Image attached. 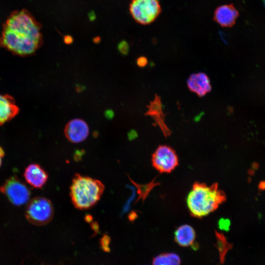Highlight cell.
I'll return each instance as SVG.
<instances>
[{
    "label": "cell",
    "instance_id": "obj_1",
    "mask_svg": "<svg viewBox=\"0 0 265 265\" xmlns=\"http://www.w3.org/2000/svg\"><path fill=\"white\" fill-rule=\"evenodd\" d=\"M41 26L26 9L12 12L3 24L0 46L21 56L33 54L43 44Z\"/></svg>",
    "mask_w": 265,
    "mask_h": 265
},
{
    "label": "cell",
    "instance_id": "obj_2",
    "mask_svg": "<svg viewBox=\"0 0 265 265\" xmlns=\"http://www.w3.org/2000/svg\"><path fill=\"white\" fill-rule=\"evenodd\" d=\"M226 199L217 183L208 186L196 182L186 197V205L192 217L201 218L214 212Z\"/></svg>",
    "mask_w": 265,
    "mask_h": 265
},
{
    "label": "cell",
    "instance_id": "obj_3",
    "mask_svg": "<svg viewBox=\"0 0 265 265\" xmlns=\"http://www.w3.org/2000/svg\"><path fill=\"white\" fill-rule=\"evenodd\" d=\"M105 188L103 183L98 180L76 174L70 188L71 202L76 209H89L100 200Z\"/></svg>",
    "mask_w": 265,
    "mask_h": 265
},
{
    "label": "cell",
    "instance_id": "obj_4",
    "mask_svg": "<svg viewBox=\"0 0 265 265\" xmlns=\"http://www.w3.org/2000/svg\"><path fill=\"white\" fill-rule=\"evenodd\" d=\"M25 214L27 220L31 224L37 226L45 225L53 217V207L48 199L36 197L28 202Z\"/></svg>",
    "mask_w": 265,
    "mask_h": 265
},
{
    "label": "cell",
    "instance_id": "obj_5",
    "mask_svg": "<svg viewBox=\"0 0 265 265\" xmlns=\"http://www.w3.org/2000/svg\"><path fill=\"white\" fill-rule=\"evenodd\" d=\"M129 11L138 24L148 25L153 23L161 12L159 0H132Z\"/></svg>",
    "mask_w": 265,
    "mask_h": 265
},
{
    "label": "cell",
    "instance_id": "obj_6",
    "mask_svg": "<svg viewBox=\"0 0 265 265\" xmlns=\"http://www.w3.org/2000/svg\"><path fill=\"white\" fill-rule=\"evenodd\" d=\"M0 191L15 206H21L28 202L30 193L27 186L16 176L6 180L0 187Z\"/></svg>",
    "mask_w": 265,
    "mask_h": 265
},
{
    "label": "cell",
    "instance_id": "obj_7",
    "mask_svg": "<svg viewBox=\"0 0 265 265\" xmlns=\"http://www.w3.org/2000/svg\"><path fill=\"white\" fill-rule=\"evenodd\" d=\"M153 166L159 173H168L174 170L179 164V159L175 151L171 147L159 146L152 156Z\"/></svg>",
    "mask_w": 265,
    "mask_h": 265
},
{
    "label": "cell",
    "instance_id": "obj_8",
    "mask_svg": "<svg viewBox=\"0 0 265 265\" xmlns=\"http://www.w3.org/2000/svg\"><path fill=\"white\" fill-rule=\"evenodd\" d=\"M89 129L85 121L81 119H74L70 121L64 129L67 139L73 143H78L85 140L88 136Z\"/></svg>",
    "mask_w": 265,
    "mask_h": 265
},
{
    "label": "cell",
    "instance_id": "obj_9",
    "mask_svg": "<svg viewBox=\"0 0 265 265\" xmlns=\"http://www.w3.org/2000/svg\"><path fill=\"white\" fill-rule=\"evenodd\" d=\"M238 11L232 4L217 7L213 14V20L222 27L234 26L238 16Z\"/></svg>",
    "mask_w": 265,
    "mask_h": 265
},
{
    "label": "cell",
    "instance_id": "obj_10",
    "mask_svg": "<svg viewBox=\"0 0 265 265\" xmlns=\"http://www.w3.org/2000/svg\"><path fill=\"white\" fill-rule=\"evenodd\" d=\"M24 177L29 185L36 188H42L48 179V173L37 163L27 166L25 170Z\"/></svg>",
    "mask_w": 265,
    "mask_h": 265
},
{
    "label": "cell",
    "instance_id": "obj_11",
    "mask_svg": "<svg viewBox=\"0 0 265 265\" xmlns=\"http://www.w3.org/2000/svg\"><path fill=\"white\" fill-rule=\"evenodd\" d=\"M188 89L199 97H203L212 90L209 77L204 73L199 72L191 75L187 80Z\"/></svg>",
    "mask_w": 265,
    "mask_h": 265
},
{
    "label": "cell",
    "instance_id": "obj_12",
    "mask_svg": "<svg viewBox=\"0 0 265 265\" xmlns=\"http://www.w3.org/2000/svg\"><path fill=\"white\" fill-rule=\"evenodd\" d=\"M19 112V108L13 97L0 93V125L11 120Z\"/></svg>",
    "mask_w": 265,
    "mask_h": 265
},
{
    "label": "cell",
    "instance_id": "obj_13",
    "mask_svg": "<svg viewBox=\"0 0 265 265\" xmlns=\"http://www.w3.org/2000/svg\"><path fill=\"white\" fill-rule=\"evenodd\" d=\"M148 109L145 115L151 116L156 124L160 127L165 136H169L171 132L164 122L163 113L160 98L156 96L154 100L148 106Z\"/></svg>",
    "mask_w": 265,
    "mask_h": 265
},
{
    "label": "cell",
    "instance_id": "obj_14",
    "mask_svg": "<svg viewBox=\"0 0 265 265\" xmlns=\"http://www.w3.org/2000/svg\"><path fill=\"white\" fill-rule=\"evenodd\" d=\"M196 233L193 228L189 225L180 226L174 232L176 242L182 247H187L194 244Z\"/></svg>",
    "mask_w": 265,
    "mask_h": 265
},
{
    "label": "cell",
    "instance_id": "obj_15",
    "mask_svg": "<svg viewBox=\"0 0 265 265\" xmlns=\"http://www.w3.org/2000/svg\"><path fill=\"white\" fill-rule=\"evenodd\" d=\"M216 238L215 247L218 250L219 256L220 264L223 265L228 251L233 248V244L229 243L221 233L215 231Z\"/></svg>",
    "mask_w": 265,
    "mask_h": 265
},
{
    "label": "cell",
    "instance_id": "obj_16",
    "mask_svg": "<svg viewBox=\"0 0 265 265\" xmlns=\"http://www.w3.org/2000/svg\"><path fill=\"white\" fill-rule=\"evenodd\" d=\"M153 265H180L181 259L174 253H164L156 256Z\"/></svg>",
    "mask_w": 265,
    "mask_h": 265
},
{
    "label": "cell",
    "instance_id": "obj_17",
    "mask_svg": "<svg viewBox=\"0 0 265 265\" xmlns=\"http://www.w3.org/2000/svg\"><path fill=\"white\" fill-rule=\"evenodd\" d=\"M130 49L128 43L125 40L121 41L118 45V50L123 55H127Z\"/></svg>",
    "mask_w": 265,
    "mask_h": 265
},
{
    "label": "cell",
    "instance_id": "obj_18",
    "mask_svg": "<svg viewBox=\"0 0 265 265\" xmlns=\"http://www.w3.org/2000/svg\"><path fill=\"white\" fill-rule=\"evenodd\" d=\"M110 238L108 236L105 235L101 239L100 244L102 249L105 252H109Z\"/></svg>",
    "mask_w": 265,
    "mask_h": 265
},
{
    "label": "cell",
    "instance_id": "obj_19",
    "mask_svg": "<svg viewBox=\"0 0 265 265\" xmlns=\"http://www.w3.org/2000/svg\"><path fill=\"white\" fill-rule=\"evenodd\" d=\"M218 225L220 229L225 231H228L229 230L230 222L229 220L227 219H222L219 220Z\"/></svg>",
    "mask_w": 265,
    "mask_h": 265
},
{
    "label": "cell",
    "instance_id": "obj_20",
    "mask_svg": "<svg viewBox=\"0 0 265 265\" xmlns=\"http://www.w3.org/2000/svg\"><path fill=\"white\" fill-rule=\"evenodd\" d=\"M136 64L140 67H144L147 65L148 59L145 56H140L136 60Z\"/></svg>",
    "mask_w": 265,
    "mask_h": 265
},
{
    "label": "cell",
    "instance_id": "obj_21",
    "mask_svg": "<svg viewBox=\"0 0 265 265\" xmlns=\"http://www.w3.org/2000/svg\"><path fill=\"white\" fill-rule=\"evenodd\" d=\"M105 117L108 119H111L114 116V113L111 109H107L105 112Z\"/></svg>",
    "mask_w": 265,
    "mask_h": 265
},
{
    "label": "cell",
    "instance_id": "obj_22",
    "mask_svg": "<svg viewBox=\"0 0 265 265\" xmlns=\"http://www.w3.org/2000/svg\"><path fill=\"white\" fill-rule=\"evenodd\" d=\"M73 41V38L71 36L66 35L64 37V42L66 44H71Z\"/></svg>",
    "mask_w": 265,
    "mask_h": 265
},
{
    "label": "cell",
    "instance_id": "obj_23",
    "mask_svg": "<svg viewBox=\"0 0 265 265\" xmlns=\"http://www.w3.org/2000/svg\"><path fill=\"white\" fill-rule=\"evenodd\" d=\"M258 188L260 190H264L265 189V181H262L260 182Z\"/></svg>",
    "mask_w": 265,
    "mask_h": 265
},
{
    "label": "cell",
    "instance_id": "obj_24",
    "mask_svg": "<svg viewBox=\"0 0 265 265\" xmlns=\"http://www.w3.org/2000/svg\"><path fill=\"white\" fill-rule=\"evenodd\" d=\"M4 152L3 149L0 147V167L2 163V158L4 157Z\"/></svg>",
    "mask_w": 265,
    "mask_h": 265
},
{
    "label": "cell",
    "instance_id": "obj_25",
    "mask_svg": "<svg viewBox=\"0 0 265 265\" xmlns=\"http://www.w3.org/2000/svg\"><path fill=\"white\" fill-rule=\"evenodd\" d=\"M128 134H129V137H131V138H133L134 137H136L137 135V133L134 130L131 131Z\"/></svg>",
    "mask_w": 265,
    "mask_h": 265
},
{
    "label": "cell",
    "instance_id": "obj_26",
    "mask_svg": "<svg viewBox=\"0 0 265 265\" xmlns=\"http://www.w3.org/2000/svg\"><path fill=\"white\" fill-rule=\"evenodd\" d=\"M259 167V165L257 162H253L252 165V167L254 169H257Z\"/></svg>",
    "mask_w": 265,
    "mask_h": 265
},
{
    "label": "cell",
    "instance_id": "obj_27",
    "mask_svg": "<svg viewBox=\"0 0 265 265\" xmlns=\"http://www.w3.org/2000/svg\"><path fill=\"white\" fill-rule=\"evenodd\" d=\"M248 173L250 176H252L254 174V170L253 169H249Z\"/></svg>",
    "mask_w": 265,
    "mask_h": 265
},
{
    "label": "cell",
    "instance_id": "obj_28",
    "mask_svg": "<svg viewBox=\"0 0 265 265\" xmlns=\"http://www.w3.org/2000/svg\"><path fill=\"white\" fill-rule=\"evenodd\" d=\"M100 41V39L97 37L96 38H95L94 40V43H98Z\"/></svg>",
    "mask_w": 265,
    "mask_h": 265
},
{
    "label": "cell",
    "instance_id": "obj_29",
    "mask_svg": "<svg viewBox=\"0 0 265 265\" xmlns=\"http://www.w3.org/2000/svg\"><path fill=\"white\" fill-rule=\"evenodd\" d=\"M264 2L265 5V0H264Z\"/></svg>",
    "mask_w": 265,
    "mask_h": 265
}]
</instances>
